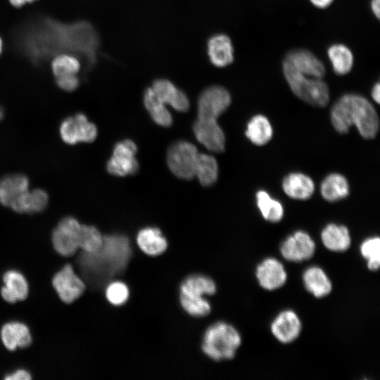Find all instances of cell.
<instances>
[{
    "label": "cell",
    "instance_id": "10",
    "mask_svg": "<svg viewBox=\"0 0 380 380\" xmlns=\"http://www.w3.org/2000/svg\"><path fill=\"white\" fill-rule=\"evenodd\" d=\"M137 151L136 144L129 139L117 143L113 155L107 163L108 172L114 176L125 177L136 173L139 164L135 158Z\"/></svg>",
    "mask_w": 380,
    "mask_h": 380
},
{
    "label": "cell",
    "instance_id": "30",
    "mask_svg": "<svg viewBox=\"0 0 380 380\" xmlns=\"http://www.w3.org/2000/svg\"><path fill=\"white\" fill-rule=\"evenodd\" d=\"M218 176V166L216 159L205 153H198L194 177L205 186L213 185L217 181Z\"/></svg>",
    "mask_w": 380,
    "mask_h": 380
},
{
    "label": "cell",
    "instance_id": "42",
    "mask_svg": "<svg viewBox=\"0 0 380 380\" xmlns=\"http://www.w3.org/2000/svg\"><path fill=\"white\" fill-rule=\"evenodd\" d=\"M2 48H3V42H2L1 38L0 37V54L1 53Z\"/></svg>",
    "mask_w": 380,
    "mask_h": 380
},
{
    "label": "cell",
    "instance_id": "18",
    "mask_svg": "<svg viewBox=\"0 0 380 380\" xmlns=\"http://www.w3.org/2000/svg\"><path fill=\"white\" fill-rule=\"evenodd\" d=\"M155 95L165 105L180 112L186 111L189 101L186 95L167 79H157L151 87Z\"/></svg>",
    "mask_w": 380,
    "mask_h": 380
},
{
    "label": "cell",
    "instance_id": "21",
    "mask_svg": "<svg viewBox=\"0 0 380 380\" xmlns=\"http://www.w3.org/2000/svg\"><path fill=\"white\" fill-rule=\"evenodd\" d=\"M136 242L141 251L151 257L162 255L168 246L161 230L154 227L140 229L137 234Z\"/></svg>",
    "mask_w": 380,
    "mask_h": 380
},
{
    "label": "cell",
    "instance_id": "14",
    "mask_svg": "<svg viewBox=\"0 0 380 380\" xmlns=\"http://www.w3.org/2000/svg\"><path fill=\"white\" fill-rule=\"evenodd\" d=\"M282 65L317 78H323L325 75L323 63L313 53L303 49L290 51L285 56Z\"/></svg>",
    "mask_w": 380,
    "mask_h": 380
},
{
    "label": "cell",
    "instance_id": "19",
    "mask_svg": "<svg viewBox=\"0 0 380 380\" xmlns=\"http://www.w3.org/2000/svg\"><path fill=\"white\" fill-rule=\"evenodd\" d=\"M207 51L210 63L217 68H224L234 61V47L229 36L215 34L208 40Z\"/></svg>",
    "mask_w": 380,
    "mask_h": 380
},
{
    "label": "cell",
    "instance_id": "12",
    "mask_svg": "<svg viewBox=\"0 0 380 380\" xmlns=\"http://www.w3.org/2000/svg\"><path fill=\"white\" fill-rule=\"evenodd\" d=\"M0 296L8 304L25 300L30 295V284L25 275L16 269L5 271L1 277Z\"/></svg>",
    "mask_w": 380,
    "mask_h": 380
},
{
    "label": "cell",
    "instance_id": "1",
    "mask_svg": "<svg viewBox=\"0 0 380 380\" xmlns=\"http://www.w3.org/2000/svg\"><path fill=\"white\" fill-rule=\"evenodd\" d=\"M331 121L338 133L346 134L355 125L367 139H374L379 127V117L373 106L366 98L355 94H344L334 104Z\"/></svg>",
    "mask_w": 380,
    "mask_h": 380
},
{
    "label": "cell",
    "instance_id": "35",
    "mask_svg": "<svg viewBox=\"0 0 380 380\" xmlns=\"http://www.w3.org/2000/svg\"><path fill=\"white\" fill-rule=\"evenodd\" d=\"M105 297L113 306H121L127 303L129 297L127 285L121 281H113L106 285Z\"/></svg>",
    "mask_w": 380,
    "mask_h": 380
},
{
    "label": "cell",
    "instance_id": "31",
    "mask_svg": "<svg viewBox=\"0 0 380 380\" xmlns=\"http://www.w3.org/2000/svg\"><path fill=\"white\" fill-rule=\"evenodd\" d=\"M257 205L263 218L270 222H279L284 216V208L281 203L272 198L265 191L256 194Z\"/></svg>",
    "mask_w": 380,
    "mask_h": 380
},
{
    "label": "cell",
    "instance_id": "5",
    "mask_svg": "<svg viewBox=\"0 0 380 380\" xmlns=\"http://www.w3.org/2000/svg\"><path fill=\"white\" fill-rule=\"evenodd\" d=\"M82 224L74 217L62 218L53 228L51 243L53 251L63 258L72 257L80 251Z\"/></svg>",
    "mask_w": 380,
    "mask_h": 380
},
{
    "label": "cell",
    "instance_id": "24",
    "mask_svg": "<svg viewBox=\"0 0 380 380\" xmlns=\"http://www.w3.org/2000/svg\"><path fill=\"white\" fill-rule=\"evenodd\" d=\"M324 246L334 252L347 251L351 245V237L348 229L344 225L328 224L321 232Z\"/></svg>",
    "mask_w": 380,
    "mask_h": 380
},
{
    "label": "cell",
    "instance_id": "17",
    "mask_svg": "<svg viewBox=\"0 0 380 380\" xmlns=\"http://www.w3.org/2000/svg\"><path fill=\"white\" fill-rule=\"evenodd\" d=\"M301 329L302 324L298 316L291 310L279 312L270 326L273 336L285 344L295 341L300 335Z\"/></svg>",
    "mask_w": 380,
    "mask_h": 380
},
{
    "label": "cell",
    "instance_id": "3",
    "mask_svg": "<svg viewBox=\"0 0 380 380\" xmlns=\"http://www.w3.org/2000/svg\"><path fill=\"white\" fill-rule=\"evenodd\" d=\"M241 344V337L236 329L220 321L206 329L201 348L208 357L219 362L233 359Z\"/></svg>",
    "mask_w": 380,
    "mask_h": 380
},
{
    "label": "cell",
    "instance_id": "2",
    "mask_svg": "<svg viewBox=\"0 0 380 380\" xmlns=\"http://www.w3.org/2000/svg\"><path fill=\"white\" fill-rule=\"evenodd\" d=\"M216 291V284L210 277L201 274L189 275L179 285L180 306L191 317H204L211 311V305L204 296H213Z\"/></svg>",
    "mask_w": 380,
    "mask_h": 380
},
{
    "label": "cell",
    "instance_id": "15",
    "mask_svg": "<svg viewBox=\"0 0 380 380\" xmlns=\"http://www.w3.org/2000/svg\"><path fill=\"white\" fill-rule=\"evenodd\" d=\"M194 134L207 149L221 153L224 150V134L216 120L198 118L193 126Z\"/></svg>",
    "mask_w": 380,
    "mask_h": 380
},
{
    "label": "cell",
    "instance_id": "13",
    "mask_svg": "<svg viewBox=\"0 0 380 380\" xmlns=\"http://www.w3.org/2000/svg\"><path fill=\"white\" fill-rule=\"evenodd\" d=\"M32 334L29 326L19 320L4 323L0 328V341L6 350L15 352L31 346Z\"/></svg>",
    "mask_w": 380,
    "mask_h": 380
},
{
    "label": "cell",
    "instance_id": "8",
    "mask_svg": "<svg viewBox=\"0 0 380 380\" xmlns=\"http://www.w3.org/2000/svg\"><path fill=\"white\" fill-rule=\"evenodd\" d=\"M59 132L62 140L70 145L91 143L97 137L96 125L82 113L65 118L60 125Z\"/></svg>",
    "mask_w": 380,
    "mask_h": 380
},
{
    "label": "cell",
    "instance_id": "39",
    "mask_svg": "<svg viewBox=\"0 0 380 380\" xmlns=\"http://www.w3.org/2000/svg\"><path fill=\"white\" fill-rule=\"evenodd\" d=\"M372 97L377 103H380V85L379 83H376L372 89Z\"/></svg>",
    "mask_w": 380,
    "mask_h": 380
},
{
    "label": "cell",
    "instance_id": "43",
    "mask_svg": "<svg viewBox=\"0 0 380 380\" xmlns=\"http://www.w3.org/2000/svg\"><path fill=\"white\" fill-rule=\"evenodd\" d=\"M1 111H0V118H1Z\"/></svg>",
    "mask_w": 380,
    "mask_h": 380
},
{
    "label": "cell",
    "instance_id": "9",
    "mask_svg": "<svg viewBox=\"0 0 380 380\" xmlns=\"http://www.w3.org/2000/svg\"><path fill=\"white\" fill-rule=\"evenodd\" d=\"M230 103V94L224 87L218 85L207 87L198 99V118L217 120Z\"/></svg>",
    "mask_w": 380,
    "mask_h": 380
},
{
    "label": "cell",
    "instance_id": "16",
    "mask_svg": "<svg viewBox=\"0 0 380 380\" xmlns=\"http://www.w3.org/2000/svg\"><path fill=\"white\" fill-rule=\"evenodd\" d=\"M255 275L260 286L268 291L279 289L287 279L283 264L274 258H267L258 264Z\"/></svg>",
    "mask_w": 380,
    "mask_h": 380
},
{
    "label": "cell",
    "instance_id": "27",
    "mask_svg": "<svg viewBox=\"0 0 380 380\" xmlns=\"http://www.w3.org/2000/svg\"><path fill=\"white\" fill-rule=\"evenodd\" d=\"M247 138L257 146L267 144L272 137L273 130L268 119L263 115L253 116L245 132Z\"/></svg>",
    "mask_w": 380,
    "mask_h": 380
},
{
    "label": "cell",
    "instance_id": "20",
    "mask_svg": "<svg viewBox=\"0 0 380 380\" xmlns=\"http://www.w3.org/2000/svg\"><path fill=\"white\" fill-rule=\"evenodd\" d=\"M29 179L22 174H11L0 179V204L11 205L29 189Z\"/></svg>",
    "mask_w": 380,
    "mask_h": 380
},
{
    "label": "cell",
    "instance_id": "36",
    "mask_svg": "<svg viewBox=\"0 0 380 380\" xmlns=\"http://www.w3.org/2000/svg\"><path fill=\"white\" fill-rule=\"evenodd\" d=\"M56 82L58 87L66 91L75 90L80 84L77 75L56 77Z\"/></svg>",
    "mask_w": 380,
    "mask_h": 380
},
{
    "label": "cell",
    "instance_id": "4",
    "mask_svg": "<svg viewBox=\"0 0 380 380\" xmlns=\"http://www.w3.org/2000/svg\"><path fill=\"white\" fill-rule=\"evenodd\" d=\"M285 79L293 93L312 106L324 107L329 100V90L322 78L298 72L282 65Z\"/></svg>",
    "mask_w": 380,
    "mask_h": 380
},
{
    "label": "cell",
    "instance_id": "11",
    "mask_svg": "<svg viewBox=\"0 0 380 380\" xmlns=\"http://www.w3.org/2000/svg\"><path fill=\"white\" fill-rule=\"evenodd\" d=\"M315 251V241L307 232L302 230L287 236L280 246L283 258L293 262H301L310 259Z\"/></svg>",
    "mask_w": 380,
    "mask_h": 380
},
{
    "label": "cell",
    "instance_id": "29",
    "mask_svg": "<svg viewBox=\"0 0 380 380\" xmlns=\"http://www.w3.org/2000/svg\"><path fill=\"white\" fill-rule=\"evenodd\" d=\"M327 55L332 68L337 75L348 74L353 68V54L350 49L342 44H334L329 47Z\"/></svg>",
    "mask_w": 380,
    "mask_h": 380
},
{
    "label": "cell",
    "instance_id": "38",
    "mask_svg": "<svg viewBox=\"0 0 380 380\" xmlns=\"http://www.w3.org/2000/svg\"><path fill=\"white\" fill-rule=\"evenodd\" d=\"M317 8H325L328 7L334 0H310Z\"/></svg>",
    "mask_w": 380,
    "mask_h": 380
},
{
    "label": "cell",
    "instance_id": "22",
    "mask_svg": "<svg viewBox=\"0 0 380 380\" xmlns=\"http://www.w3.org/2000/svg\"><path fill=\"white\" fill-rule=\"evenodd\" d=\"M282 189L291 198L307 200L314 193L315 184L309 176L300 172H293L284 178Z\"/></svg>",
    "mask_w": 380,
    "mask_h": 380
},
{
    "label": "cell",
    "instance_id": "25",
    "mask_svg": "<svg viewBox=\"0 0 380 380\" xmlns=\"http://www.w3.org/2000/svg\"><path fill=\"white\" fill-rule=\"evenodd\" d=\"M49 203L48 194L42 189H29L10 208L18 213L33 214L43 211Z\"/></svg>",
    "mask_w": 380,
    "mask_h": 380
},
{
    "label": "cell",
    "instance_id": "28",
    "mask_svg": "<svg viewBox=\"0 0 380 380\" xmlns=\"http://www.w3.org/2000/svg\"><path fill=\"white\" fill-rule=\"evenodd\" d=\"M144 103L152 120L158 125L169 127L172 118L170 111L154 94L151 87L146 89L144 93Z\"/></svg>",
    "mask_w": 380,
    "mask_h": 380
},
{
    "label": "cell",
    "instance_id": "23",
    "mask_svg": "<svg viewBox=\"0 0 380 380\" xmlns=\"http://www.w3.org/2000/svg\"><path fill=\"white\" fill-rule=\"evenodd\" d=\"M303 281L305 289L317 298L329 295L332 290L329 278L318 266L307 268L303 274Z\"/></svg>",
    "mask_w": 380,
    "mask_h": 380
},
{
    "label": "cell",
    "instance_id": "26",
    "mask_svg": "<svg viewBox=\"0 0 380 380\" xmlns=\"http://www.w3.org/2000/svg\"><path fill=\"white\" fill-rule=\"evenodd\" d=\"M322 196L327 201L334 202L346 198L349 194V186L344 176L338 173L327 175L320 186Z\"/></svg>",
    "mask_w": 380,
    "mask_h": 380
},
{
    "label": "cell",
    "instance_id": "7",
    "mask_svg": "<svg viewBox=\"0 0 380 380\" xmlns=\"http://www.w3.org/2000/svg\"><path fill=\"white\" fill-rule=\"evenodd\" d=\"M198 154L196 147L191 143L177 141L171 145L167 151V165L176 177L191 179L194 177Z\"/></svg>",
    "mask_w": 380,
    "mask_h": 380
},
{
    "label": "cell",
    "instance_id": "32",
    "mask_svg": "<svg viewBox=\"0 0 380 380\" xmlns=\"http://www.w3.org/2000/svg\"><path fill=\"white\" fill-rule=\"evenodd\" d=\"M103 235L93 225L82 224L80 237V251L84 254H93L101 249Z\"/></svg>",
    "mask_w": 380,
    "mask_h": 380
},
{
    "label": "cell",
    "instance_id": "40",
    "mask_svg": "<svg viewBox=\"0 0 380 380\" xmlns=\"http://www.w3.org/2000/svg\"><path fill=\"white\" fill-rule=\"evenodd\" d=\"M370 6L374 15L379 19L380 17V0H372Z\"/></svg>",
    "mask_w": 380,
    "mask_h": 380
},
{
    "label": "cell",
    "instance_id": "34",
    "mask_svg": "<svg viewBox=\"0 0 380 380\" xmlns=\"http://www.w3.org/2000/svg\"><path fill=\"white\" fill-rule=\"evenodd\" d=\"M360 253L367 260L369 270L376 271L380 265V239L379 236L369 237L361 243Z\"/></svg>",
    "mask_w": 380,
    "mask_h": 380
},
{
    "label": "cell",
    "instance_id": "33",
    "mask_svg": "<svg viewBox=\"0 0 380 380\" xmlns=\"http://www.w3.org/2000/svg\"><path fill=\"white\" fill-rule=\"evenodd\" d=\"M80 68V61L68 53L57 55L51 62V70L55 77L77 75Z\"/></svg>",
    "mask_w": 380,
    "mask_h": 380
},
{
    "label": "cell",
    "instance_id": "37",
    "mask_svg": "<svg viewBox=\"0 0 380 380\" xmlns=\"http://www.w3.org/2000/svg\"><path fill=\"white\" fill-rule=\"evenodd\" d=\"M32 379L31 372L25 368H18L9 372L4 377V380H30Z\"/></svg>",
    "mask_w": 380,
    "mask_h": 380
},
{
    "label": "cell",
    "instance_id": "41",
    "mask_svg": "<svg viewBox=\"0 0 380 380\" xmlns=\"http://www.w3.org/2000/svg\"><path fill=\"white\" fill-rule=\"evenodd\" d=\"M37 0H9L11 5L15 7L20 8L28 3H32Z\"/></svg>",
    "mask_w": 380,
    "mask_h": 380
},
{
    "label": "cell",
    "instance_id": "6",
    "mask_svg": "<svg viewBox=\"0 0 380 380\" xmlns=\"http://www.w3.org/2000/svg\"><path fill=\"white\" fill-rule=\"evenodd\" d=\"M51 284L59 300L67 305L77 300L87 289L84 279L70 263L65 264L54 273Z\"/></svg>",
    "mask_w": 380,
    "mask_h": 380
}]
</instances>
